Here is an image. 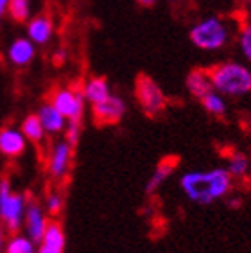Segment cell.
I'll return each mask as SVG.
<instances>
[{"label":"cell","instance_id":"19","mask_svg":"<svg viewBox=\"0 0 251 253\" xmlns=\"http://www.w3.org/2000/svg\"><path fill=\"white\" fill-rule=\"evenodd\" d=\"M20 131H22V135L25 136V140L33 142L34 146L43 144L45 135H47L36 113H29V115L22 121V124H20Z\"/></svg>","mask_w":251,"mask_h":253},{"label":"cell","instance_id":"1","mask_svg":"<svg viewBox=\"0 0 251 253\" xmlns=\"http://www.w3.org/2000/svg\"><path fill=\"white\" fill-rule=\"evenodd\" d=\"M179 187L192 203L212 205L230 196L233 180L224 167H213L207 170L185 172L179 178Z\"/></svg>","mask_w":251,"mask_h":253},{"label":"cell","instance_id":"16","mask_svg":"<svg viewBox=\"0 0 251 253\" xmlns=\"http://www.w3.org/2000/svg\"><path fill=\"white\" fill-rule=\"evenodd\" d=\"M185 86H187V92L194 99H198V101L203 99L207 93L212 92L213 88H212V79H210L208 68H194L192 72H188Z\"/></svg>","mask_w":251,"mask_h":253},{"label":"cell","instance_id":"25","mask_svg":"<svg viewBox=\"0 0 251 253\" xmlns=\"http://www.w3.org/2000/svg\"><path fill=\"white\" fill-rule=\"evenodd\" d=\"M63 138L70 144L72 147L78 146L79 138H81V122H76V121H70L67 122V126H65V131H63Z\"/></svg>","mask_w":251,"mask_h":253},{"label":"cell","instance_id":"24","mask_svg":"<svg viewBox=\"0 0 251 253\" xmlns=\"http://www.w3.org/2000/svg\"><path fill=\"white\" fill-rule=\"evenodd\" d=\"M63 207H65V198H63L61 192L56 189L48 190L47 194H45V205H43L45 212L48 215L56 217V215H59L63 212Z\"/></svg>","mask_w":251,"mask_h":253},{"label":"cell","instance_id":"29","mask_svg":"<svg viewBox=\"0 0 251 253\" xmlns=\"http://www.w3.org/2000/svg\"><path fill=\"white\" fill-rule=\"evenodd\" d=\"M140 5H145V7H151V5L156 4V0H136Z\"/></svg>","mask_w":251,"mask_h":253},{"label":"cell","instance_id":"12","mask_svg":"<svg viewBox=\"0 0 251 253\" xmlns=\"http://www.w3.org/2000/svg\"><path fill=\"white\" fill-rule=\"evenodd\" d=\"M65 244L67 237L61 223L50 221L43 237L40 239V243H36V253H65Z\"/></svg>","mask_w":251,"mask_h":253},{"label":"cell","instance_id":"23","mask_svg":"<svg viewBox=\"0 0 251 253\" xmlns=\"http://www.w3.org/2000/svg\"><path fill=\"white\" fill-rule=\"evenodd\" d=\"M5 15H9V18L18 24L27 22L31 18V0H9Z\"/></svg>","mask_w":251,"mask_h":253},{"label":"cell","instance_id":"7","mask_svg":"<svg viewBox=\"0 0 251 253\" xmlns=\"http://www.w3.org/2000/svg\"><path fill=\"white\" fill-rule=\"evenodd\" d=\"M72 158L74 147L65 138L56 140L48 149L47 162H45L47 174L54 181H65L70 174V169H72Z\"/></svg>","mask_w":251,"mask_h":253},{"label":"cell","instance_id":"6","mask_svg":"<svg viewBox=\"0 0 251 253\" xmlns=\"http://www.w3.org/2000/svg\"><path fill=\"white\" fill-rule=\"evenodd\" d=\"M135 97L145 115L156 117L167 108V95L149 76H138L135 83Z\"/></svg>","mask_w":251,"mask_h":253},{"label":"cell","instance_id":"14","mask_svg":"<svg viewBox=\"0 0 251 253\" xmlns=\"http://www.w3.org/2000/svg\"><path fill=\"white\" fill-rule=\"evenodd\" d=\"M79 88H81L84 101L90 102V104H97V102L104 101V99L110 97L111 93H113L108 79L101 78V76H92V78L84 79Z\"/></svg>","mask_w":251,"mask_h":253},{"label":"cell","instance_id":"13","mask_svg":"<svg viewBox=\"0 0 251 253\" xmlns=\"http://www.w3.org/2000/svg\"><path fill=\"white\" fill-rule=\"evenodd\" d=\"M54 36V22L48 15H36L27 20V38L34 45H47Z\"/></svg>","mask_w":251,"mask_h":253},{"label":"cell","instance_id":"5","mask_svg":"<svg viewBox=\"0 0 251 253\" xmlns=\"http://www.w3.org/2000/svg\"><path fill=\"white\" fill-rule=\"evenodd\" d=\"M48 102L61 113L67 122L70 121L81 122L86 101L83 97L81 88L79 86L54 88L52 92H50V95H48Z\"/></svg>","mask_w":251,"mask_h":253},{"label":"cell","instance_id":"26","mask_svg":"<svg viewBox=\"0 0 251 253\" xmlns=\"http://www.w3.org/2000/svg\"><path fill=\"white\" fill-rule=\"evenodd\" d=\"M242 2V18H251V0H241Z\"/></svg>","mask_w":251,"mask_h":253},{"label":"cell","instance_id":"10","mask_svg":"<svg viewBox=\"0 0 251 253\" xmlns=\"http://www.w3.org/2000/svg\"><path fill=\"white\" fill-rule=\"evenodd\" d=\"M29 142L25 140L20 127L5 126L0 129V156L15 160L24 155Z\"/></svg>","mask_w":251,"mask_h":253},{"label":"cell","instance_id":"9","mask_svg":"<svg viewBox=\"0 0 251 253\" xmlns=\"http://www.w3.org/2000/svg\"><path fill=\"white\" fill-rule=\"evenodd\" d=\"M48 223V214L45 212L43 205L38 200H29L27 201V209L24 214V224L22 230L29 239H33L34 243H40V239L43 237L45 230H47Z\"/></svg>","mask_w":251,"mask_h":253},{"label":"cell","instance_id":"17","mask_svg":"<svg viewBox=\"0 0 251 253\" xmlns=\"http://www.w3.org/2000/svg\"><path fill=\"white\" fill-rule=\"evenodd\" d=\"M228 174L232 176V180H248L251 176V158L242 151H230L226 156V167Z\"/></svg>","mask_w":251,"mask_h":253},{"label":"cell","instance_id":"18","mask_svg":"<svg viewBox=\"0 0 251 253\" xmlns=\"http://www.w3.org/2000/svg\"><path fill=\"white\" fill-rule=\"evenodd\" d=\"M176 164H178L176 158H165V160L160 162L158 166H156V169L153 170L151 178L147 180L145 192H147V194H155L156 190H158L160 187L164 185L165 181L170 178V174H172L174 169H176Z\"/></svg>","mask_w":251,"mask_h":253},{"label":"cell","instance_id":"3","mask_svg":"<svg viewBox=\"0 0 251 253\" xmlns=\"http://www.w3.org/2000/svg\"><path fill=\"white\" fill-rule=\"evenodd\" d=\"M188 36H190L194 47L207 50V52H215V50L226 47L232 31H230L226 20L221 16H207L190 27Z\"/></svg>","mask_w":251,"mask_h":253},{"label":"cell","instance_id":"2","mask_svg":"<svg viewBox=\"0 0 251 253\" xmlns=\"http://www.w3.org/2000/svg\"><path fill=\"white\" fill-rule=\"evenodd\" d=\"M212 88L222 97H241L251 92V70L241 61H222L208 68Z\"/></svg>","mask_w":251,"mask_h":253},{"label":"cell","instance_id":"27","mask_svg":"<svg viewBox=\"0 0 251 253\" xmlns=\"http://www.w3.org/2000/svg\"><path fill=\"white\" fill-rule=\"evenodd\" d=\"M4 243H5V228L0 223V253H4Z\"/></svg>","mask_w":251,"mask_h":253},{"label":"cell","instance_id":"4","mask_svg":"<svg viewBox=\"0 0 251 253\" xmlns=\"http://www.w3.org/2000/svg\"><path fill=\"white\" fill-rule=\"evenodd\" d=\"M27 201L29 198L24 192L13 190L9 178H0V223L4 224L5 232L16 234L22 230Z\"/></svg>","mask_w":251,"mask_h":253},{"label":"cell","instance_id":"28","mask_svg":"<svg viewBox=\"0 0 251 253\" xmlns=\"http://www.w3.org/2000/svg\"><path fill=\"white\" fill-rule=\"evenodd\" d=\"M7 2H9V0H0V20L4 18L5 11H7Z\"/></svg>","mask_w":251,"mask_h":253},{"label":"cell","instance_id":"20","mask_svg":"<svg viewBox=\"0 0 251 253\" xmlns=\"http://www.w3.org/2000/svg\"><path fill=\"white\" fill-rule=\"evenodd\" d=\"M4 253H36V243L22 232H16L5 239Z\"/></svg>","mask_w":251,"mask_h":253},{"label":"cell","instance_id":"30","mask_svg":"<svg viewBox=\"0 0 251 253\" xmlns=\"http://www.w3.org/2000/svg\"><path fill=\"white\" fill-rule=\"evenodd\" d=\"M167 2L172 5H185L187 2H190V0H167Z\"/></svg>","mask_w":251,"mask_h":253},{"label":"cell","instance_id":"31","mask_svg":"<svg viewBox=\"0 0 251 253\" xmlns=\"http://www.w3.org/2000/svg\"><path fill=\"white\" fill-rule=\"evenodd\" d=\"M250 178H251V176H250Z\"/></svg>","mask_w":251,"mask_h":253},{"label":"cell","instance_id":"8","mask_svg":"<svg viewBox=\"0 0 251 253\" xmlns=\"http://www.w3.org/2000/svg\"><path fill=\"white\" fill-rule=\"evenodd\" d=\"M126 102L121 95L111 93L104 101L92 104V117L99 126H115L124 119Z\"/></svg>","mask_w":251,"mask_h":253},{"label":"cell","instance_id":"22","mask_svg":"<svg viewBox=\"0 0 251 253\" xmlns=\"http://www.w3.org/2000/svg\"><path fill=\"white\" fill-rule=\"evenodd\" d=\"M237 42H239V50H241L242 58L251 65V18H242Z\"/></svg>","mask_w":251,"mask_h":253},{"label":"cell","instance_id":"15","mask_svg":"<svg viewBox=\"0 0 251 253\" xmlns=\"http://www.w3.org/2000/svg\"><path fill=\"white\" fill-rule=\"evenodd\" d=\"M36 115H38L40 122H42V126H43L47 135H61V133L65 131L67 121H65V117H63L61 113H59L48 101L40 106Z\"/></svg>","mask_w":251,"mask_h":253},{"label":"cell","instance_id":"11","mask_svg":"<svg viewBox=\"0 0 251 253\" xmlns=\"http://www.w3.org/2000/svg\"><path fill=\"white\" fill-rule=\"evenodd\" d=\"M34 56H36V45L27 36L15 38L9 43V47H7V52H5L7 61L16 68L29 67L33 63Z\"/></svg>","mask_w":251,"mask_h":253},{"label":"cell","instance_id":"21","mask_svg":"<svg viewBox=\"0 0 251 253\" xmlns=\"http://www.w3.org/2000/svg\"><path fill=\"white\" fill-rule=\"evenodd\" d=\"M201 104H203L205 112L208 115H212V117H224L228 112V106H226V101L222 97L221 93H217L215 90H212L210 93H207L203 99H199Z\"/></svg>","mask_w":251,"mask_h":253}]
</instances>
